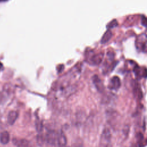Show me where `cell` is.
<instances>
[{
  "label": "cell",
  "mask_w": 147,
  "mask_h": 147,
  "mask_svg": "<svg viewBox=\"0 0 147 147\" xmlns=\"http://www.w3.org/2000/svg\"><path fill=\"white\" fill-rule=\"evenodd\" d=\"M99 147H111V133L108 128H105L100 136Z\"/></svg>",
  "instance_id": "6da1fadb"
},
{
  "label": "cell",
  "mask_w": 147,
  "mask_h": 147,
  "mask_svg": "<svg viewBox=\"0 0 147 147\" xmlns=\"http://www.w3.org/2000/svg\"><path fill=\"white\" fill-rule=\"evenodd\" d=\"M137 47L143 52H147V35L145 33L140 34L136 40Z\"/></svg>",
  "instance_id": "7a4b0ae2"
},
{
  "label": "cell",
  "mask_w": 147,
  "mask_h": 147,
  "mask_svg": "<svg viewBox=\"0 0 147 147\" xmlns=\"http://www.w3.org/2000/svg\"><path fill=\"white\" fill-rule=\"evenodd\" d=\"M120 85H121V80L119 78L118 76L115 75L112 76L110 78L109 83V87L110 88L116 90L120 87Z\"/></svg>",
  "instance_id": "3957f363"
},
{
  "label": "cell",
  "mask_w": 147,
  "mask_h": 147,
  "mask_svg": "<svg viewBox=\"0 0 147 147\" xmlns=\"http://www.w3.org/2000/svg\"><path fill=\"white\" fill-rule=\"evenodd\" d=\"M57 134L55 131L51 130L47 133L45 139L48 143L51 145H53L56 141H57Z\"/></svg>",
  "instance_id": "277c9868"
},
{
  "label": "cell",
  "mask_w": 147,
  "mask_h": 147,
  "mask_svg": "<svg viewBox=\"0 0 147 147\" xmlns=\"http://www.w3.org/2000/svg\"><path fill=\"white\" fill-rule=\"evenodd\" d=\"M103 57V53L102 52H99L92 55L90 57V61L93 64H99Z\"/></svg>",
  "instance_id": "5b68a950"
},
{
  "label": "cell",
  "mask_w": 147,
  "mask_h": 147,
  "mask_svg": "<svg viewBox=\"0 0 147 147\" xmlns=\"http://www.w3.org/2000/svg\"><path fill=\"white\" fill-rule=\"evenodd\" d=\"M18 116V112L14 110L10 111L7 115V122L10 125H13Z\"/></svg>",
  "instance_id": "8992f818"
},
{
  "label": "cell",
  "mask_w": 147,
  "mask_h": 147,
  "mask_svg": "<svg viewBox=\"0 0 147 147\" xmlns=\"http://www.w3.org/2000/svg\"><path fill=\"white\" fill-rule=\"evenodd\" d=\"M57 144L59 147H65L67 144V138L63 131H61L58 134Z\"/></svg>",
  "instance_id": "52a82bcc"
},
{
  "label": "cell",
  "mask_w": 147,
  "mask_h": 147,
  "mask_svg": "<svg viewBox=\"0 0 147 147\" xmlns=\"http://www.w3.org/2000/svg\"><path fill=\"white\" fill-rule=\"evenodd\" d=\"M10 140V135L7 131H3L0 135V142L3 145L7 144Z\"/></svg>",
  "instance_id": "ba28073f"
},
{
  "label": "cell",
  "mask_w": 147,
  "mask_h": 147,
  "mask_svg": "<svg viewBox=\"0 0 147 147\" xmlns=\"http://www.w3.org/2000/svg\"><path fill=\"white\" fill-rule=\"evenodd\" d=\"M17 147H32L30 142L26 139H21L16 142Z\"/></svg>",
  "instance_id": "9c48e42d"
},
{
  "label": "cell",
  "mask_w": 147,
  "mask_h": 147,
  "mask_svg": "<svg viewBox=\"0 0 147 147\" xmlns=\"http://www.w3.org/2000/svg\"><path fill=\"white\" fill-rule=\"evenodd\" d=\"M92 80L94 82V84H95V87L97 88L98 90H100L102 88V83L99 79V78L98 76V75H95L92 76Z\"/></svg>",
  "instance_id": "30bf717a"
},
{
  "label": "cell",
  "mask_w": 147,
  "mask_h": 147,
  "mask_svg": "<svg viewBox=\"0 0 147 147\" xmlns=\"http://www.w3.org/2000/svg\"><path fill=\"white\" fill-rule=\"evenodd\" d=\"M111 36H112V32L109 29H108L103 34L101 38V42L105 43L107 42L110 38Z\"/></svg>",
  "instance_id": "8fae6325"
},
{
  "label": "cell",
  "mask_w": 147,
  "mask_h": 147,
  "mask_svg": "<svg viewBox=\"0 0 147 147\" xmlns=\"http://www.w3.org/2000/svg\"><path fill=\"white\" fill-rule=\"evenodd\" d=\"M44 136L41 134L38 135L37 137V143L38 145L40 146H41L44 144Z\"/></svg>",
  "instance_id": "7c38bea8"
},
{
  "label": "cell",
  "mask_w": 147,
  "mask_h": 147,
  "mask_svg": "<svg viewBox=\"0 0 147 147\" xmlns=\"http://www.w3.org/2000/svg\"><path fill=\"white\" fill-rule=\"evenodd\" d=\"M36 127L37 131H41L42 130V124L40 120H37L36 122Z\"/></svg>",
  "instance_id": "4fadbf2b"
},
{
  "label": "cell",
  "mask_w": 147,
  "mask_h": 147,
  "mask_svg": "<svg viewBox=\"0 0 147 147\" xmlns=\"http://www.w3.org/2000/svg\"><path fill=\"white\" fill-rule=\"evenodd\" d=\"M117 24H118V22H117V20L116 19H113L108 23L107 26L108 28H112V27L115 26L117 25Z\"/></svg>",
  "instance_id": "5bb4252c"
},
{
  "label": "cell",
  "mask_w": 147,
  "mask_h": 147,
  "mask_svg": "<svg viewBox=\"0 0 147 147\" xmlns=\"http://www.w3.org/2000/svg\"><path fill=\"white\" fill-rule=\"evenodd\" d=\"M142 17H143V18H142V24L144 25H145V26H147V19H146V18L144 16H143Z\"/></svg>",
  "instance_id": "9a60e30c"
},
{
  "label": "cell",
  "mask_w": 147,
  "mask_h": 147,
  "mask_svg": "<svg viewBox=\"0 0 147 147\" xmlns=\"http://www.w3.org/2000/svg\"><path fill=\"white\" fill-rule=\"evenodd\" d=\"M75 147H83V145H82V144H79V145H76Z\"/></svg>",
  "instance_id": "2e32d148"
},
{
  "label": "cell",
  "mask_w": 147,
  "mask_h": 147,
  "mask_svg": "<svg viewBox=\"0 0 147 147\" xmlns=\"http://www.w3.org/2000/svg\"><path fill=\"white\" fill-rule=\"evenodd\" d=\"M2 63L0 62V68L2 67Z\"/></svg>",
  "instance_id": "e0dca14e"
}]
</instances>
